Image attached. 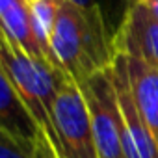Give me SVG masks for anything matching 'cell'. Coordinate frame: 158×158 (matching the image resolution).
Here are the masks:
<instances>
[{
    "instance_id": "cell-1",
    "label": "cell",
    "mask_w": 158,
    "mask_h": 158,
    "mask_svg": "<svg viewBox=\"0 0 158 158\" xmlns=\"http://www.w3.org/2000/svg\"><path fill=\"white\" fill-rule=\"evenodd\" d=\"M58 67L76 84L106 71L117 58L115 35L101 11L80 10L63 0L50 39Z\"/></svg>"
},
{
    "instance_id": "cell-2",
    "label": "cell",
    "mask_w": 158,
    "mask_h": 158,
    "mask_svg": "<svg viewBox=\"0 0 158 158\" xmlns=\"http://www.w3.org/2000/svg\"><path fill=\"white\" fill-rule=\"evenodd\" d=\"M0 73L10 78L39 127L52 139V110L67 74L48 61L30 58L4 34H0Z\"/></svg>"
},
{
    "instance_id": "cell-3",
    "label": "cell",
    "mask_w": 158,
    "mask_h": 158,
    "mask_svg": "<svg viewBox=\"0 0 158 158\" xmlns=\"http://www.w3.org/2000/svg\"><path fill=\"white\" fill-rule=\"evenodd\" d=\"M50 143L60 158H99L88 102L71 76H67L54 102Z\"/></svg>"
},
{
    "instance_id": "cell-4",
    "label": "cell",
    "mask_w": 158,
    "mask_h": 158,
    "mask_svg": "<svg viewBox=\"0 0 158 158\" xmlns=\"http://www.w3.org/2000/svg\"><path fill=\"white\" fill-rule=\"evenodd\" d=\"M78 86L89 108L99 158H127L125 123L112 71H101Z\"/></svg>"
},
{
    "instance_id": "cell-5",
    "label": "cell",
    "mask_w": 158,
    "mask_h": 158,
    "mask_svg": "<svg viewBox=\"0 0 158 158\" xmlns=\"http://www.w3.org/2000/svg\"><path fill=\"white\" fill-rule=\"evenodd\" d=\"M110 71H112L114 86L117 91L123 123H125V154H127V158H158V143H156L151 128L143 121L139 108L136 104L125 56L117 54Z\"/></svg>"
},
{
    "instance_id": "cell-6",
    "label": "cell",
    "mask_w": 158,
    "mask_h": 158,
    "mask_svg": "<svg viewBox=\"0 0 158 158\" xmlns=\"http://www.w3.org/2000/svg\"><path fill=\"white\" fill-rule=\"evenodd\" d=\"M115 50L158 67V21L145 4L134 2L115 35Z\"/></svg>"
},
{
    "instance_id": "cell-7",
    "label": "cell",
    "mask_w": 158,
    "mask_h": 158,
    "mask_svg": "<svg viewBox=\"0 0 158 158\" xmlns=\"http://www.w3.org/2000/svg\"><path fill=\"white\" fill-rule=\"evenodd\" d=\"M0 132L26 143H37L45 130L23 102L10 78L0 73Z\"/></svg>"
},
{
    "instance_id": "cell-8",
    "label": "cell",
    "mask_w": 158,
    "mask_h": 158,
    "mask_svg": "<svg viewBox=\"0 0 158 158\" xmlns=\"http://www.w3.org/2000/svg\"><path fill=\"white\" fill-rule=\"evenodd\" d=\"M0 23H2V34L21 50H24L30 58L48 61L34 28L30 0H0Z\"/></svg>"
},
{
    "instance_id": "cell-9",
    "label": "cell",
    "mask_w": 158,
    "mask_h": 158,
    "mask_svg": "<svg viewBox=\"0 0 158 158\" xmlns=\"http://www.w3.org/2000/svg\"><path fill=\"white\" fill-rule=\"evenodd\" d=\"M125 61L139 114L158 143V67L132 56H125Z\"/></svg>"
},
{
    "instance_id": "cell-10",
    "label": "cell",
    "mask_w": 158,
    "mask_h": 158,
    "mask_svg": "<svg viewBox=\"0 0 158 158\" xmlns=\"http://www.w3.org/2000/svg\"><path fill=\"white\" fill-rule=\"evenodd\" d=\"M63 0H32V19H34V28L39 39V45L47 56V60L58 67L54 54H52V47H50V39H52V32H54V24L58 19V11L61 8ZM60 69V67H58Z\"/></svg>"
},
{
    "instance_id": "cell-11",
    "label": "cell",
    "mask_w": 158,
    "mask_h": 158,
    "mask_svg": "<svg viewBox=\"0 0 158 158\" xmlns=\"http://www.w3.org/2000/svg\"><path fill=\"white\" fill-rule=\"evenodd\" d=\"M67 2L78 6L80 10H86V11H91V10L101 11L110 30L114 32V35H117V30L123 24L125 15L130 10V6L134 4V0H67Z\"/></svg>"
},
{
    "instance_id": "cell-12",
    "label": "cell",
    "mask_w": 158,
    "mask_h": 158,
    "mask_svg": "<svg viewBox=\"0 0 158 158\" xmlns=\"http://www.w3.org/2000/svg\"><path fill=\"white\" fill-rule=\"evenodd\" d=\"M145 6H147V10L152 13V17L158 21V0H149V2H145Z\"/></svg>"
},
{
    "instance_id": "cell-13",
    "label": "cell",
    "mask_w": 158,
    "mask_h": 158,
    "mask_svg": "<svg viewBox=\"0 0 158 158\" xmlns=\"http://www.w3.org/2000/svg\"><path fill=\"white\" fill-rule=\"evenodd\" d=\"M134 2H139V4H145V2H149V0H134Z\"/></svg>"
},
{
    "instance_id": "cell-14",
    "label": "cell",
    "mask_w": 158,
    "mask_h": 158,
    "mask_svg": "<svg viewBox=\"0 0 158 158\" xmlns=\"http://www.w3.org/2000/svg\"><path fill=\"white\" fill-rule=\"evenodd\" d=\"M30 2H32V0H30Z\"/></svg>"
}]
</instances>
